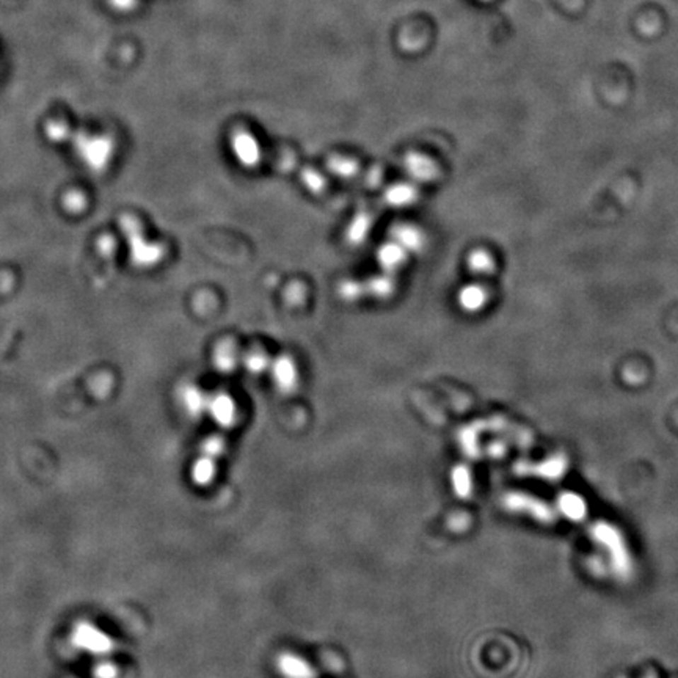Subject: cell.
Returning <instances> with one entry per match:
<instances>
[{
	"mask_svg": "<svg viewBox=\"0 0 678 678\" xmlns=\"http://www.w3.org/2000/svg\"><path fill=\"white\" fill-rule=\"evenodd\" d=\"M590 537L594 542L600 545L608 551L609 567L612 573L616 575L619 581H628L631 580L634 565L631 553L626 546V540L624 534L620 532L614 524L606 522H597L590 526Z\"/></svg>",
	"mask_w": 678,
	"mask_h": 678,
	"instance_id": "6da1fadb",
	"label": "cell"
},
{
	"mask_svg": "<svg viewBox=\"0 0 678 678\" xmlns=\"http://www.w3.org/2000/svg\"><path fill=\"white\" fill-rule=\"evenodd\" d=\"M223 449H225V438L223 437L211 435L205 439L200 456L192 466L193 484L200 487L211 484L215 478V473H217V459L222 456Z\"/></svg>",
	"mask_w": 678,
	"mask_h": 678,
	"instance_id": "7a4b0ae2",
	"label": "cell"
},
{
	"mask_svg": "<svg viewBox=\"0 0 678 678\" xmlns=\"http://www.w3.org/2000/svg\"><path fill=\"white\" fill-rule=\"evenodd\" d=\"M502 506L506 510L512 512V514L531 517L532 520L542 524H553L558 518L556 512L548 506L545 501L520 492H510L504 495Z\"/></svg>",
	"mask_w": 678,
	"mask_h": 678,
	"instance_id": "3957f363",
	"label": "cell"
},
{
	"mask_svg": "<svg viewBox=\"0 0 678 678\" xmlns=\"http://www.w3.org/2000/svg\"><path fill=\"white\" fill-rule=\"evenodd\" d=\"M71 639L79 650H85L95 656L110 655L115 650V642L109 634L90 622H79L74 625Z\"/></svg>",
	"mask_w": 678,
	"mask_h": 678,
	"instance_id": "277c9868",
	"label": "cell"
},
{
	"mask_svg": "<svg viewBox=\"0 0 678 678\" xmlns=\"http://www.w3.org/2000/svg\"><path fill=\"white\" fill-rule=\"evenodd\" d=\"M231 149L236 161L243 168H256L261 163L263 153L255 135L247 131H236L231 137Z\"/></svg>",
	"mask_w": 678,
	"mask_h": 678,
	"instance_id": "5b68a950",
	"label": "cell"
},
{
	"mask_svg": "<svg viewBox=\"0 0 678 678\" xmlns=\"http://www.w3.org/2000/svg\"><path fill=\"white\" fill-rule=\"evenodd\" d=\"M514 470L520 476H534V478L545 481H561L568 470V461L559 454V456L546 459L540 464H518Z\"/></svg>",
	"mask_w": 678,
	"mask_h": 678,
	"instance_id": "8992f818",
	"label": "cell"
},
{
	"mask_svg": "<svg viewBox=\"0 0 678 678\" xmlns=\"http://www.w3.org/2000/svg\"><path fill=\"white\" fill-rule=\"evenodd\" d=\"M270 377L273 385L281 393H292L299 385V369L297 363L291 355H278L270 363Z\"/></svg>",
	"mask_w": 678,
	"mask_h": 678,
	"instance_id": "52a82bcc",
	"label": "cell"
},
{
	"mask_svg": "<svg viewBox=\"0 0 678 678\" xmlns=\"http://www.w3.org/2000/svg\"><path fill=\"white\" fill-rule=\"evenodd\" d=\"M206 410L212 420L223 429H231L237 420V407L234 399L226 393H217L207 399Z\"/></svg>",
	"mask_w": 678,
	"mask_h": 678,
	"instance_id": "ba28073f",
	"label": "cell"
},
{
	"mask_svg": "<svg viewBox=\"0 0 678 678\" xmlns=\"http://www.w3.org/2000/svg\"><path fill=\"white\" fill-rule=\"evenodd\" d=\"M376 259L381 270H384L385 273H389V275H394L396 272H399L402 267L406 265L408 253L398 242H394L391 239L385 243H381L377 248Z\"/></svg>",
	"mask_w": 678,
	"mask_h": 678,
	"instance_id": "9c48e42d",
	"label": "cell"
},
{
	"mask_svg": "<svg viewBox=\"0 0 678 678\" xmlns=\"http://www.w3.org/2000/svg\"><path fill=\"white\" fill-rule=\"evenodd\" d=\"M407 175L416 183H430L438 176V167L434 161L421 153H410L403 162Z\"/></svg>",
	"mask_w": 678,
	"mask_h": 678,
	"instance_id": "30bf717a",
	"label": "cell"
},
{
	"mask_svg": "<svg viewBox=\"0 0 678 678\" xmlns=\"http://www.w3.org/2000/svg\"><path fill=\"white\" fill-rule=\"evenodd\" d=\"M490 294L482 285L471 283L460 287L457 292V305L468 314H476L487 306Z\"/></svg>",
	"mask_w": 678,
	"mask_h": 678,
	"instance_id": "8fae6325",
	"label": "cell"
},
{
	"mask_svg": "<svg viewBox=\"0 0 678 678\" xmlns=\"http://www.w3.org/2000/svg\"><path fill=\"white\" fill-rule=\"evenodd\" d=\"M391 239L398 242L408 255L420 253L425 247L424 233L415 225H398L391 229Z\"/></svg>",
	"mask_w": 678,
	"mask_h": 678,
	"instance_id": "7c38bea8",
	"label": "cell"
},
{
	"mask_svg": "<svg viewBox=\"0 0 678 678\" xmlns=\"http://www.w3.org/2000/svg\"><path fill=\"white\" fill-rule=\"evenodd\" d=\"M278 670L285 678H316L311 665L289 652L278 656Z\"/></svg>",
	"mask_w": 678,
	"mask_h": 678,
	"instance_id": "4fadbf2b",
	"label": "cell"
},
{
	"mask_svg": "<svg viewBox=\"0 0 678 678\" xmlns=\"http://www.w3.org/2000/svg\"><path fill=\"white\" fill-rule=\"evenodd\" d=\"M558 509L567 520L581 523L587 517V504L582 496L573 492H562L558 496Z\"/></svg>",
	"mask_w": 678,
	"mask_h": 678,
	"instance_id": "5bb4252c",
	"label": "cell"
},
{
	"mask_svg": "<svg viewBox=\"0 0 678 678\" xmlns=\"http://www.w3.org/2000/svg\"><path fill=\"white\" fill-rule=\"evenodd\" d=\"M214 364L222 372H233L241 364L242 353L231 341L220 343L214 350Z\"/></svg>",
	"mask_w": 678,
	"mask_h": 678,
	"instance_id": "9a60e30c",
	"label": "cell"
},
{
	"mask_svg": "<svg viewBox=\"0 0 678 678\" xmlns=\"http://www.w3.org/2000/svg\"><path fill=\"white\" fill-rule=\"evenodd\" d=\"M418 200V189L413 184L398 183L388 187L385 192V201L393 207H408Z\"/></svg>",
	"mask_w": 678,
	"mask_h": 678,
	"instance_id": "2e32d148",
	"label": "cell"
},
{
	"mask_svg": "<svg viewBox=\"0 0 678 678\" xmlns=\"http://www.w3.org/2000/svg\"><path fill=\"white\" fill-rule=\"evenodd\" d=\"M451 484L456 493L461 500H466L473 493V474L466 465H456L451 471Z\"/></svg>",
	"mask_w": 678,
	"mask_h": 678,
	"instance_id": "e0dca14e",
	"label": "cell"
},
{
	"mask_svg": "<svg viewBox=\"0 0 678 678\" xmlns=\"http://www.w3.org/2000/svg\"><path fill=\"white\" fill-rule=\"evenodd\" d=\"M466 264H468V269H470V272L474 273V275H479V277L492 275V273L495 272V267H496L493 256L490 255L487 250H482V248L473 250L466 258Z\"/></svg>",
	"mask_w": 678,
	"mask_h": 678,
	"instance_id": "ac0fdd59",
	"label": "cell"
},
{
	"mask_svg": "<svg viewBox=\"0 0 678 678\" xmlns=\"http://www.w3.org/2000/svg\"><path fill=\"white\" fill-rule=\"evenodd\" d=\"M270 363H272V358L261 349L248 350L247 353H243L241 360V364H243L245 369H247L250 374H255V376H259V374L269 371Z\"/></svg>",
	"mask_w": 678,
	"mask_h": 678,
	"instance_id": "d6986e66",
	"label": "cell"
},
{
	"mask_svg": "<svg viewBox=\"0 0 678 678\" xmlns=\"http://www.w3.org/2000/svg\"><path fill=\"white\" fill-rule=\"evenodd\" d=\"M207 399L209 398H206V394L197 386L185 388L183 393V403L192 416H198L203 410H206Z\"/></svg>",
	"mask_w": 678,
	"mask_h": 678,
	"instance_id": "ffe728a7",
	"label": "cell"
},
{
	"mask_svg": "<svg viewBox=\"0 0 678 678\" xmlns=\"http://www.w3.org/2000/svg\"><path fill=\"white\" fill-rule=\"evenodd\" d=\"M371 225H372V222L369 219V215H367V214L358 215V217L353 219V222L350 223L349 228H347V239L352 243H362L363 241H366L367 234H369Z\"/></svg>",
	"mask_w": 678,
	"mask_h": 678,
	"instance_id": "44dd1931",
	"label": "cell"
},
{
	"mask_svg": "<svg viewBox=\"0 0 678 678\" xmlns=\"http://www.w3.org/2000/svg\"><path fill=\"white\" fill-rule=\"evenodd\" d=\"M328 170L338 178H352L358 171V163L349 157L335 156L328 161Z\"/></svg>",
	"mask_w": 678,
	"mask_h": 678,
	"instance_id": "7402d4cb",
	"label": "cell"
},
{
	"mask_svg": "<svg viewBox=\"0 0 678 678\" xmlns=\"http://www.w3.org/2000/svg\"><path fill=\"white\" fill-rule=\"evenodd\" d=\"M369 291L379 299H386L394 292V280L393 275L385 273L369 281Z\"/></svg>",
	"mask_w": 678,
	"mask_h": 678,
	"instance_id": "603a6c76",
	"label": "cell"
},
{
	"mask_svg": "<svg viewBox=\"0 0 678 678\" xmlns=\"http://www.w3.org/2000/svg\"><path fill=\"white\" fill-rule=\"evenodd\" d=\"M460 444L461 449L465 451L466 456L478 457L479 456V446H478V430L474 427H466L460 432Z\"/></svg>",
	"mask_w": 678,
	"mask_h": 678,
	"instance_id": "cb8c5ba5",
	"label": "cell"
},
{
	"mask_svg": "<svg viewBox=\"0 0 678 678\" xmlns=\"http://www.w3.org/2000/svg\"><path fill=\"white\" fill-rule=\"evenodd\" d=\"M301 183L305 184L309 192L319 193L323 190V187H326V178L316 170H305L301 175Z\"/></svg>",
	"mask_w": 678,
	"mask_h": 678,
	"instance_id": "d4e9b609",
	"label": "cell"
},
{
	"mask_svg": "<svg viewBox=\"0 0 678 678\" xmlns=\"http://www.w3.org/2000/svg\"><path fill=\"white\" fill-rule=\"evenodd\" d=\"M107 4H109L110 8H113L115 11L127 13L137 8L139 0H107Z\"/></svg>",
	"mask_w": 678,
	"mask_h": 678,
	"instance_id": "484cf974",
	"label": "cell"
},
{
	"mask_svg": "<svg viewBox=\"0 0 678 678\" xmlns=\"http://www.w3.org/2000/svg\"><path fill=\"white\" fill-rule=\"evenodd\" d=\"M488 454H492L493 457H501L504 456V451H506V448H504V446L501 443H493V444H490V448H488Z\"/></svg>",
	"mask_w": 678,
	"mask_h": 678,
	"instance_id": "4316f807",
	"label": "cell"
},
{
	"mask_svg": "<svg viewBox=\"0 0 678 678\" xmlns=\"http://www.w3.org/2000/svg\"><path fill=\"white\" fill-rule=\"evenodd\" d=\"M644 678H656V677H655L653 674H650V675H647V677H644Z\"/></svg>",
	"mask_w": 678,
	"mask_h": 678,
	"instance_id": "83f0119b",
	"label": "cell"
},
{
	"mask_svg": "<svg viewBox=\"0 0 678 678\" xmlns=\"http://www.w3.org/2000/svg\"><path fill=\"white\" fill-rule=\"evenodd\" d=\"M482 2H490V0H482Z\"/></svg>",
	"mask_w": 678,
	"mask_h": 678,
	"instance_id": "f1b7e54d",
	"label": "cell"
}]
</instances>
